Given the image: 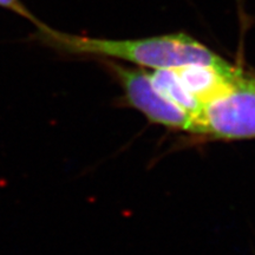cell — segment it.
<instances>
[{"instance_id": "7a4b0ae2", "label": "cell", "mask_w": 255, "mask_h": 255, "mask_svg": "<svg viewBox=\"0 0 255 255\" xmlns=\"http://www.w3.org/2000/svg\"><path fill=\"white\" fill-rule=\"evenodd\" d=\"M195 133L219 139L255 138V76L239 71L225 90L203 104Z\"/></svg>"}, {"instance_id": "3957f363", "label": "cell", "mask_w": 255, "mask_h": 255, "mask_svg": "<svg viewBox=\"0 0 255 255\" xmlns=\"http://www.w3.org/2000/svg\"><path fill=\"white\" fill-rule=\"evenodd\" d=\"M129 103L152 123L184 131L195 132V121L187 111L162 94L152 83L148 72L127 68L116 62H108Z\"/></svg>"}, {"instance_id": "277c9868", "label": "cell", "mask_w": 255, "mask_h": 255, "mask_svg": "<svg viewBox=\"0 0 255 255\" xmlns=\"http://www.w3.org/2000/svg\"><path fill=\"white\" fill-rule=\"evenodd\" d=\"M149 76H150L155 87L165 97H168L171 102H174L178 107L182 108L184 111H187L195 121L197 114L201 110V105L187 91V89L184 88L182 82L177 77L174 69L152 70V73H149Z\"/></svg>"}, {"instance_id": "5b68a950", "label": "cell", "mask_w": 255, "mask_h": 255, "mask_svg": "<svg viewBox=\"0 0 255 255\" xmlns=\"http://www.w3.org/2000/svg\"><path fill=\"white\" fill-rule=\"evenodd\" d=\"M0 7L9 9V11L21 15V17H24L25 19H28V20L32 21L36 26L40 23L34 15L31 14V12L28 11L26 6L21 2V0H0Z\"/></svg>"}, {"instance_id": "6da1fadb", "label": "cell", "mask_w": 255, "mask_h": 255, "mask_svg": "<svg viewBox=\"0 0 255 255\" xmlns=\"http://www.w3.org/2000/svg\"><path fill=\"white\" fill-rule=\"evenodd\" d=\"M37 38L63 55L119 59L152 70L177 69L193 64L222 66L229 64L189 34L183 32L131 39H109L77 36L37 25Z\"/></svg>"}]
</instances>
